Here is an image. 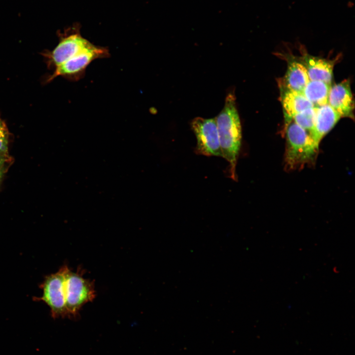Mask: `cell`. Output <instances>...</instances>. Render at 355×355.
I'll return each instance as SVG.
<instances>
[{
  "label": "cell",
  "mask_w": 355,
  "mask_h": 355,
  "mask_svg": "<svg viewBox=\"0 0 355 355\" xmlns=\"http://www.w3.org/2000/svg\"><path fill=\"white\" fill-rule=\"evenodd\" d=\"M310 79L305 67L298 60L289 61L283 79L284 90L302 92Z\"/></svg>",
  "instance_id": "8fae6325"
},
{
  "label": "cell",
  "mask_w": 355,
  "mask_h": 355,
  "mask_svg": "<svg viewBox=\"0 0 355 355\" xmlns=\"http://www.w3.org/2000/svg\"><path fill=\"white\" fill-rule=\"evenodd\" d=\"M316 117V108L313 107L296 114L293 116L291 120L310 134L315 126Z\"/></svg>",
  "instance_id": "5bb4252c"
},
{
  "label": "cell",
  "mask_w": 355,
  "mask_h": 355,
  "mask_svg": "<svg viewBox=\"0 0 355 355\" xmlns=\"http://www.w3.org/2000/svg\"><path fill=\"white\" fill-rule=\"evenodd\" d=\"M298 61L305 67L310 80H320L331 85L336 60H329L303 53Z\"/></svg>",
  "instance_id": "9c48e42d"
},
{
  "label": "cell",
  "mask_w": 355,
  "mask_h": 355,
  "mask_svg": "<svg viewBox=\"0 0 355 355\" xmlns=\"http://www.w3.org/2000/svg\"><path fill=\"white\" fill-rule=\"evenodd\" d=\"M84 272L78 268L76 272L69 268L66 271L64 282V293L68 314L74 315L85 304L96 297L93 281L83 277Z\"/></svg>",
  "instance_id": "3957f363"
},
{
  "label": "cell",
  "mask_w": 355,
  "mask_h": 355,
  "mask_svg": "<svg viewBox=\"0 0 355 355\" xmlns=\"http://www.w3.org/2000/svg\"><path fill=\"white\" fill-rule=\"evenodd\" d=\"M215 119L222 157L229 163L230 177L237 180L236 167L241 145L242 130L232 92L226 96L224 106Z\"/></svg>",
  "instance_id": "6da1fadb"
},
{
  "label": "cell",
  "mask_w": 355,
  "mask_h": 355,
  "mask_svg": "<svg viewBox=\"0 0 355 355\" xmlns=\"http://www.w3.org/2000/svg\"><path fill=\"white\" fill-rule=\"evenodd\" d=\"M91 42L75 31L66 35L51 52L50 59L56 67L82 50Z\"/></svg>",
  "instance_id": "52a82bcc"
},
{
  "label": "cell",
  "mask_w": 355,
  "mask_h": 355,
  "mask_svg": "<svg viewBox=\"0 0 355 355\" xmlns=\"http://www.w3.org/2000/svg\"><path fill=\"white\" fill-rule=\"evenodd\" d=\"M316 108L315 126L310 135L315 144L319 148L322 139L333 128L341 116L328 104Z\"/></svg>",
  "instance_id": "30bf717a"
},
{
  "label": "cell",
  "mask_w": 355,
  "mask_h": 355,
  "mask_svg": "<svg viewBox=\"0 0 355 355\" xmlns=\"http://www.w3.org/2000/svg\"><path fill=\"white\" fill-rule=\"evenodd\" d=\"M8 169L9 168H8L0 169V183H1L4 175L7 172Z\"/></svg>",
  "instance_id": "e0dca14e"
},
{
  "label": "cell",
  "mask_w": 355,
  "mask_h": 355,
  "mask_svg": "<svg viewBox=\"0 0 355 355\" xmlns=\"http://www.w3.org/2000/svg\"><path fill=\"white\" fill-rule=\"evenodd\" d=\"M109 56L110 53L107 48L97 46L91 42L75 55L56 67L48 81L59 76L65 77L72 81H78L84 77L87 67L92 62Z\"/></svg>",
  "instance_id": "277c9868"
},
{
  "label": "cell",
  "mask_w": 355,
  "mask_h": 355,
  "mask_svg": "<svg viewBox=\"0 0 355 355\" xmlns=\"http://www.w3.org/2000/svg\"><path fill=\"white\" fill-rule=\"evenodd\" d=\"M63 266L58 272L45 277L40 287L43 294L40 297H35L36 301H42L50 308L53 316L56 317L68 314L64 293L65 274L68 269Z\"/></svg>",
  "instance_id": "5b68a950"
},
{
  "label": "cell",
  "mask_w": 355,
  "mask_h": 355,
  "mask_svg": "<svg viewBox=\"0 0 355 355\" xmlns=\"http://www.w3.org/2000/svg\"><path fill=\"white\" fill-rule=\"evenodd\" d=\"M331 85L320 80H310L302 93L315 107L328 104Z\"/></svg>",
  "instance_id": "4fadbf2b"
},
{
  "label": "cell",
  "mask_w": 355,
  "mask_h": 355,
  "mask_svg": "<svg viewBox=\"0 0 355 355\" xmlns=\"http://www.w3.org/2000/svg\"><path fill=\"white\" fill-rule=\"evenodd\" d=\"M285 163L288 170H294L314 162L319 148L310 134L292 120L287 124Z\"/></svg>",
  "instance_id": "7a4b0ae2"
},
{
  "label": "cell",
  "mask_w": 355,
  "mask_h": 355,
  "mask_svg": "<svg viewBox=\"0 0 355 355\" xmlns=\"http://www.w3.org/2000/svg\"><path fill=\"white\" fill-rule=\"evenodd\" d=\"M282 103L287 124L296 114L307 108L314 107L301 92L288 90H284Z\"/></svg>",
  "instance_id": "7c38bea8"
},
{
  "label": "cell",
  "mask_w": 355,
  "mask_h": 355,
  "mask_svg": "<svg viewBox=\"0 0 355 355\" xmlns=\"http://www.w3.org/2000/svg\"><path fill=\"white\" fill-rule=\"evenodd\" d=\"M13 162V158L9 154H0V169L8 168Z\"/></svg>",
  "instance_id": "2e32d148"
},
{
  "label": "cell",
  "mask_w": 355,
  "mask_h": 355,
  "mask_svg": "<svg viewBox=\"0 0 355 355\" xmlns=\"http://www.w3.org/2000/svg\"><path fill=\"white\" fill-rule=\"evenodd\" d=\"M9 133L7 127L0 117V154H8Z\"/></svg>",
  "instance_id": "9a60e30c"
},
{
  "label": "cell",
  "mask_w": 355,
  "mask_h": 355,
  "mask_svg": "<svg viewBox=\"0 0 355 355\" xmlns=\"http://www.w3.org/2000/svg\"><path fill=\"white\" fill-rule=\"evenodd\" d=\"M328 104L336 111L341 117L352 119L354 118L355 104L350 80L345 79L331 86Z\"/></svg>",
  "instance_id": "ba28073f"
},
{
  "label": "cell",
  "mask_w": 355,
  "mask_h": 355,
  "mask_svg": "<svg viewBox=\"0 0 355 355\" xmlns=\"http://www.w3.org/2000/svg\"><path fill=\"white\" fill-rule=\"evenodd\" d=\"M191 126L197 140V154L222 157L215 118L197 117L192 120Z\"/></svg>",
  "instance_id": "8992f818"
},
{
  "label": "cell",
  "mask_w": 355,
  "mask_h": 355,
  "mask_svg": "<svg viewBox=\"0 0 355 355\" xmlns=\"http://www.w3.org/2000/svg\"><path fill=\"white\" fill-rule=\"evenodd\" d=\"M354 5V3L351 1H349L348 3V6L349 7H352Z\"/></svg>",
  "instance_id": "ac0fdd59"
}]
</instances>
